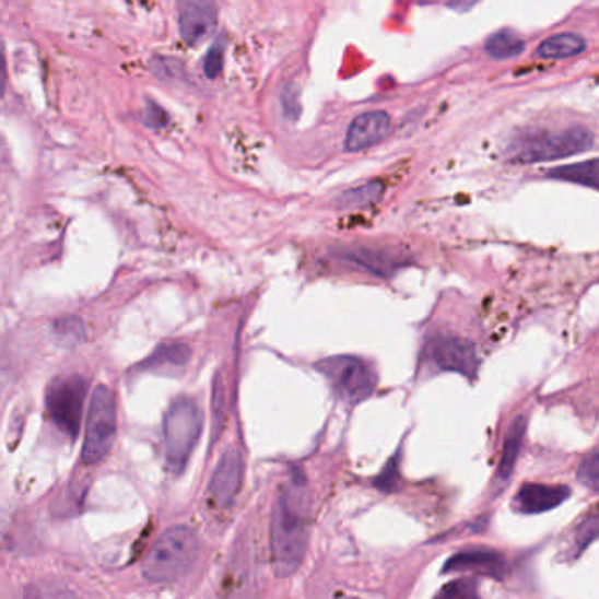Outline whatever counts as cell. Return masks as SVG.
Instances as JSON below:
<instances>
[{
    "label": "cell",
    "instance_id": "cell-1",
    "mask_svg": "<svg viewBox=\"0 0 599 599\" xmlns=\"http://www.w3.org/2000/svg\"><path fill=\"white\" fill-rule=\"evenodd\" d=\"M308 519L306 485L295 474L280 492L271 519V561L277 577H291L303 564L308 545Z\"/></svg>",
    "mask_w": 599,
    "mask_h": 599
},
{
    "label": "cell",
    "instance_id": "cell-2",
    "mask_svg": "<svg viewBox=\"0 0 599 599\" xmlns=\"http://www.w3.org/2000/svg\"><path fill=\"white\" fill-rule=\"evenodd\" d=\"M201 555V540L193 529L176 526L162 532L143 561V575L153 584H169L185 577Z\"/></svg>",
    "mask_w": 599,
    "mask_h": 599
},
{
    "label": "cell",
    "instance_id": "cell-3",
    "mask_svg": "<svg viewBox=\"0 0 599 599\" xmlns=\"http://www.w3.org/2000/svg\"><path fill=\"white\" fill-rule=\"evenodd\" d=\"M201 408L190 398H178L164 416V454L169 470L175 474L187 468L197 442L201 438Z\"/></svg>",
    "mask_w": 599,
    "mask_h": 599
},
{
    "label": "cell",
    "instance_id": "cell-4",
    "mask_svg": "<svg viewBox=\"0 0 599 599\" xmlns=\"http://www.w3.org/2000/svg\"><path fill=\"white\" fill-rule=\"evenodd\" d=\"M85 430L83 461L95 465L108 456L117 436V398L106 385H97L92 394Z\"/></svg>",
    "mask_w": 599,
    "mask_h": 599
},
{
    "label": "cell",
    "instance_id": "cell-5",
    "mask_svg": "<svg viewBox=\"0 0 599 599\" xmlns=\"http://www.w3.org/2000/svg\"><path fill=\"white\" fill-rule=\"evenodd\" d=\"M592 148L595 134L584 127H573L561 132L531 136L517 146L514 158L522 164H537L572 157L578 153L589 152Z\"/></svg>",
    "mask_w": 599,
    "mask_h": 599
},
{
    "label": "cell",
    "instance_id": "cell-6",
    "mask_svg": "<svg viewBox=\"0 0 599 599\" xmlns=\"http://www.w3.org/2000/svg\"><path fill=\"white\" fill-rule=\"evenodd\" d=\"M317 369L326 376L336 396L344 403H361L375 392V373L363 359L338 355L318 363Z\"/></svg>",
    "mask_w": 599,
    "mask_h": 599
},
{
    "label": "cell",
    "instance_id": "cell-7",
    "mask_svg": "<svg viewBox=\"0 0 599 599\" xmlns=\"http://www.w3.org/2000/svg\"><path fill=\"white\" fill-rule=\"evenodd\" d=\"M86 384L81 376H63L49 385L46 392V410L51 421L69 438L80 433L81 416L85 410Z\"/></svg>",
    "mask_w": 599,
    "mask_h": 599
},
{
    "label": "cell",
    "instance_id": "cell-8",
    "mask_svg": "<svg viewBox=\"0 0 599 599\" xmlns=\"http://www.w3.org/2000/svg\"><path fill=\"white\" fill-rule=\"evenodd\" d=\"M427 354L431 363L438 367L439 372L459 373L470 380L479 373L480 359L477 347L459 336L436 338L427 347Z\"/></svg>",
    "mask_w": 599,
    "mask_h": 599
},
{
    "label": "cell",
    "instance_id": "cell-9",
    "mask_svg": "<svg viewBox=\"0 0 599 599\" xmlns=\"http://www.w3.org/2000/svg\"><path fill=\"white\" fill-rule=\"evenodd\" d=\"M179 32L188 45L210 37L219 22L216 0H178Z\"/></svg>",
    "mask_w": 599,
    "mask_h": 599
},
{
    "label": "cell",
    "instance_id": "cell-10",
    "mask_svg": "<svg viewBox=\"0 0 599 599\" xmlns=\"http://www.w3.org/2000/svg\"><path fill=\"white\" fill-rule=\"evenodd\" d=\"M245 462L242 454L228 448L216 465L215 473L211 477L210 497L220 508H227L236 500L237 492L242 489Z\"/></svg>",
    "mask_w": 599,
    "mask_h": 599
},
{
    "label": "cell",
    "instance_id": "cell-11",
    "mask_svg": "<svg viewBox=\"0 0 599 599\" xmlns=\"http://www.w3.org/2000/svg\"><path fill=\"white\" fill-rule=\"evenodd\" d=\"M392 120L385 111H367L354 118L347 130L344 150L347 152H363L367 148L380 144L390 134Z\"/></svg>",
    "mask_w": 599,
    "mask_h": 599
},
{
    "label": "cell",
    "instance_id": "cell-12",
    "mask_svg": "<svg viewBox=\"0 0 599 599\" xmlns=\"http://www.w3.org/2000/svg\"><path fill=\"white\" fill-rule=\"evenodd\" d=\"M566 485H543V483H524L514 497V510L522 515H537L551 512L568 500Z\"/></svg>",
    "mask_w": 599,
    "mask_h": 599
},
{
    "label": "cell",
    "instance_id": "cell-13",
    "mask_svg": "<svg viewBox=\"0 0 599 599\" xmlns=\"http://www.w3.org/2000/svg\"><path fill=\"white\" fill-rule=\"evenodd\" d=\"M465 572L480 573L500 580L505 577L506 561L503 554L491 549H468L454 554L443 566V573Z\"/></svg>",
    "mask_w": 599,
    "mask_h": 599
},
{
    "label": "cell",
    "instance_id": "cell-14",
    "mask_svg": "<svg viewBox=\"0 0 599 599\" xmlns=\"http://www.w3.org/2000/svg\"><path fill=\"white\" fill-rule=\"evenodd\" d=\"M340 257L347 265L357 266V268L364 269L367 273L376 274V277H392L403 266L401 257L385 254L380 250H366V248L344 250Z\"/></svg>",
    "mask_w": 599,
    "mask_h": 599
},
{
    "label": "cell",
    "instance_id": "cell-15",
    "mask_svg": "<svg viewBox=\"0 0 599 599\" xmlns=\"http://www.w3.org/2000/svg\"><path fill=\"white\" fill-rule=\"evenodd\" d=\"M190 355H192V352L188 349V344H162L141 364V367H143L144 372H178L181 367L187 366Z\"/></svg>",
    "mask_w": 599,
    "mask_h": 599
},
{
    "label": "cell",
    "instance_id": "cell-16",
    "mask_svg": "<svg viewBox=\"0 0 599 599\" xmlns=\"http://www.w3.org/2000/svg\"><path fill=\"white\" fill-rule=\"evenodd\" d=\"M587 49V43L584 37L572 32H564L557 36L549 37L538 46L537 55L540 59L563 60L572 59L577 55L584 54Z\"/></svg>",
    "mask_w": 599,
    "mask_h": 599
},
{
    "label": "cell",
    "instance_id": "cell-17",
    "mask_svg": "<svg viewBox=\"0 0 599 599\" xmlns=\"http://www.w3.org/2000/svg\"><path fill=\"white\" fill-rule=\"evenodd\" d=\"M526 430H528V416L519 415L512 422L510 430L506 434L502 461L497 466V479L508 480L512 473H514L515 465H517V459H519L520 448H522Z\"/></svg>",
    "mask_w": 599,
    "mask_h": 599
},
{
    "label": "cell",
    "instance_id": "cell-18",
    "mask_svg": "<svg viewBox=\"0 0 599 599\" xmlns=\"http://www.w3.org/2000/svg\"><path fill=\"white\" fill-rule=\"evenodd\" d=\"M598 158H590V161L578 162V164H572V166L552 169L551 173H549V176L554 179H563V181H569V184H577L582 185V187H589L592 188V190H598Z\"/></svg>",
    "mask_w": 599,
    "mask_h": 599
},
{
    "label": "cell",
    "instance_id": "cell-19",
    "mask_svg": "<svg viewBox=\"0 0 599 599\" xmlns=\"http://www.w3.org/2000/svg\"><path fill=\"white\" fill-rule=\"evenodd\" d=\"M384 192L385 185L381 181H369L361 187L344 190L336 197L334 202L336 207L343 208V210H359V208L372 207L375 202L380 201Z\"/></svg>",
    "mask_w": 599,
    "mask_h": 599
},
{
    "label": "cell",
    "instance_id": "cell-20",
    "mask_svg": "<svg viewBox=\"0 0 599 599\" xmlns=\"http://www.w3.org/2000/svg\"><path fill=\"white\" fill-rule=\"evenodd\" d=\"M524 49H526V43L522 37L517 36L514 31H508V28L492 34L485 43V51L491 55L492 59L497 60L515 59L524 54Z\"/></svg>",
    "mask_w": 599,
    "mask_h": 599
},
{
    "label": "cell",
    "instance_id": "cell-21",
    "mask_svg": "<svg viewBox=\"0 0 599 599\" xmlns=\"http://www.w3.org/2000/svg\"><path fill=\"white\" fill-rule=\"evenodd\" d=\"M54 334L60 343H80L85 340V324L78 317L59 318L54 322Z\"/></svg>",
    "mask_w": 599,
    "mask_h": 599
},
{
    "label": "cell",
    "instance_id": "cell-22",
    "mask_svg": "<svg viewBox=\"0 0 599 599\" xmlns=\"http://www.w3.org/2000/svg\"><path fill=\"white\" fill-rule=\"evenodd\" d=\"M578 482L586 485L592 492H598L599 488V454L598 450L587 454L584 461L578 466Z\"/></svg>",
    "mask_w": 599,
    "mask_h": 599
},
{
    "label": "cell",
    "instance_id": "cell-23",
    "mask_svg": "<svg viewBox=\"0 0 599 599\" xmlns=\"http://www.w3.org/2000/svg\"><path fill=\"white\" fill-rule=\"evenodd\" d=\"M438 596L445 598H477L479 596V584L470 578H461V580L453 582L448 586L439 590Z\"/></svg>",
    "mask_w": 599,
    "mask_h": 599
},
{
    "label": "cell",
    "instance_id": "cell-24",
    "mask_svg": "<svg viewBox=\"0 0 599 599\" xmlns=\"http://www.w3.org/2000/svg\"><path fill=\"white\" fill-rule=\"evenodd\" d=\"M224 54L225 45L224 40H216L215 45L211 46L208 51L207 60H204V72L210 80L219 78L222 68H224Z\"/></svg>",
    "mask_w": 599,
    "mask_h": 599
},
{
    "label": "cell",
    "instance_id": "cell-25",
    "mask_svg": "<svg viewBox=\"0 0 599 599\" xmlns=\"http://www.w3.org/2000/svg\"><path fill=\"white\" fill-rule=\"evenodd\" d=\"M399 485V461L398 457H392V461L385 466L380 477L375 480V488L384 492L398 491Z\"/></svg>",
    "mask_w": 599,
    "mask_h": 599
},
{
    "label": "cell",
    "instance_id": "cell-26",
    "mask_svg": "<svg viewBox=\"0 0 599 599\" xmlns=\"http://www.w3.org/2000/svg\"><path fill=\"white\" fill-rule=\"evenodd\" d=\"M596 538H598V515L592 514L582 522L580 528L577 529V535H575L578 551H586Z\"/></svg>",
    "mask_w": 599,
    "mask_h": 599
},
{
    "label": "cell",
    "instance_id": "cell-27",
    "mask_svg": "<svg viewBox=\"0 0 599 599\" xmlns=\"http://www.w3.org/2000/svg\"><path fill=\"white\" fill-rule=\"evenodd\" d=\"M144 124L148 127H153V129H161V127L167 124L166 111L161 106H157V104L148 103L146 111H144Z\"/></svg>",
    "mask_w": 599,
    "mask_h": 599
},
{
    "label": "cell",
    "instance_id": "cell-28",
    "mask_svg": "<svg viewBox=\"0 0 599 599\" xmlns=\"http://www.w3.org/2000/svg\"><path fill=\"white\" fill-rule=\"evenodd\" d=\"M282 104L286 118H297V115H300L301 111V106L300 103H297V92H295L294 89H292V97H289L286 92L283 94Z\"/></svg>",
    "mask_w": 599,
    "mask_h": 599
},
{
    "label": "cell",
    "instance_id": "cell-29",
    "mask_svg": "<svg viewBox=\"0 0 599 599\" xmlns=\"http://www.w3.org/2000/svg\"><path fill=\"white\" fill-rule=\"evenodd\" d=\"M8 85V68H5L4 49L0 45V97L4 95Z\"/></svg>",
    "mask_w": 599,
    "mask_h": 599
},
{
    "label": "cell",
    "instance_id": "cell-30",
    "mask_svg": "<svg viewBox=\"0 0 599 599\" xmlns=\"http://www.w3.org/2000/svg\"><path fill=\"white\" fill-rule=\"evenodd\" d=\"M479 0H450V8L456 11H468L477 4Z\"/></svg>",
    "mask_w": 599,
    "mask_h": 599
}]
</instances>
